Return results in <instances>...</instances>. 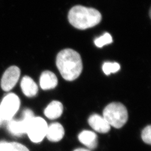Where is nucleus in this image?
I'll use <instances>...</instances> for the list:
<instances>
[{
    "label": "nucleus",
    "instance_id": "f8f14e48",
    "mask_svg": "<svg viewBox=\"0 0 151 151\" xmlns=\"http://www.w3.org/2000/svg\"><path fill=\"white\" fill-rule=\"evenodd\" d=\"M21 87L23 93L27 97H33L38 93V86L30 77L25 76L22 78Z\"/></svg>",
    "mask_w": 151,
    "mask_h": 151
},
{
    "label": "nucleus",
    "instance_id": "a211bd4d",
    "mask_svg": "<svg viewBox=\"0 0 151 151\" xmlns=\"http://www.w3.org/2000/svg\"><path fill=\"white\" fill-rule=\"evenodd\" d=\"M9 143L6 142H0V151H8Z\"/></svg>",
    "mask_w": 151,
    "mask_h": 151
},
{
    "label": "nucleus",
    "instance_id": "f3484780",
    "mask_svg": "<svg viewBox=\"0 0 151 151\" xmlns=\"http://www.w3.org/2000/svg\"><path fill=\"white\" fill-rule=\"evenodd\" d=\"M142 139L147 144L151 145V127L148 125L143 130L142 132Z\"/></svg>",
    "mask_w": 151,
    "mask_h": 151
},
{
    "label": "nucleus",
    "instance_id": "4468645a",
    "mask_svg": "<svg viewBox=\"0 0 151 151\" xmlns=\"http://www.w3.org/2000/svg\"><path fill=\"white\" fill-rule=\"evenodd\" d=\"M112 42H113L112 37L109 33L108 32L105 33L103 36H101L100 37L96 38L94 40L95 44L99 48H102L103 46L111 43Z\"/></svg>",
    "mask_w": 151,
    "mask_h": 151
},
{
    "label": "nucleus",
    "instance_id": "f03ea898",
    "mask_svg": "<svg viewBox=\"0 0 151 151\" xmlns=\"http://www.w3.org/2000/svg\"><path fill=\"white\" fill-rule=\"evenodd\" d=\"M68 20L74 27L85 30L99 24L102 19L99 11L85 6L78 5L73 7L68 13Z\"/></svg>",
    "mask_w": 151,
    "mask_h": 151
},
{
    "label": "nucleus",
    "instance_id": "2eb2a0df",
    "mask_svg": "<svg viewBox=\"0 0 151 151\" xmlns=\"http://www.w3.org/2000/svg\"><path fill=\"white\" fill-rule=\"evenodd\" d=\"M120 68V66L118 63L106 62L103 66V70L106 75H109L111 73L118 72Z\"/></svg>",
    "mask_w": 151,
    "mask_h": 151
},
{
    "label": "nucleus",
    "instance_id": "1a4fd4ad",
    "mask_svg": "<svg viewBox=\"0 0 151 151\" xmlns=\"http://www.w3.org/2000/svg\"><path fill=\"white\" fill-rule=\"evenodd\" d=\"M65 129L63 126L59 123H54L48 127L46 137L50 142H57L63 138Z\"/></svg>",
    "mask_w": 151,
    "mask_h": 151
},
{
    "label": "nucleus",
    "instance_id": "dca6fc26",
    "mask_svg": "<svg viewBox=\"0 0 151 151\" xmlns=\"http://www.w3.org/2000/svg\"><path fill=\"white\" fill-rule=\"evenodd\" d=\"M8 151H29L27 147L17 142L9 143Z\"/></svg>",
    "mask_w": 151,
    "mask_h": 151
},
{
    "label": "nucleus",
    "instance_id": "f257e3e1",
    "mask_svg": "<svg viewBox=\"0 0 151 151\" xmlns=\"http://www.w3.org/2000/svg\"><path fill=\"white\" fill-rule=\"evenodd\" d=\"M56 65L62 76L68 81L77 78L83 68L80 55L71 49H65L60 52L57 56Z\"/></svg>",
    "mask_w": 151,
    "mask_h": 151
},
{
    "label": "nucleus",
    "instance_id": "9d476101",
    "mask_svg": "<svg viewBox=\"0 0 151 151\" xmlns=\"http://www.w3.org/2000/svg\"><path fill=\"white\" fill-rule=\"evenodd\" d=\"M58 85V79L54 73L45 70L42 73L40 78V85L44 90H51L54 88Z\"/></svg>",
    "mask_w": 151,
    "mask_h": 151
},
{
    "label": "nucleus",
    "instance_id": "20e7f679",
    "mask_svg": "<svg viewBox=\"0 0 151 151\" xmlns=\"http://www.w3.org/2000/svg\"><path fill=\"white\" fill-rule=\"evenodd\" d=\"M20 105L19 97L10 93L4 97L0 104V125L4 122L10 120L18 111Z\"/></svg>",
    "mask_w": 151,
    "mask_h": 151
},
{
    "label": "nucleus",
    "instance_id": "6e6552de",
    "mask_svg": "<svg viewBox=\"0 0 151 151\" xmlns=\"http://www.w3.org/2000/svg\"><path fill=\"white\" fill-rule=\"evenodd\" d=\"M88 124L99 133H106L110 130V125L107 121L98 114H93L88 118Z\"/></svg>",
    "mask_w": 151,
    "mask_h": 151
},
{
    "label": "nucleus",
    "instance_id": "9b49d317",
    "mask_svg": "<svg viewBox=\"0 0 151 151\" xmlns=\"http://www.w3.org/2000/svg\"><path fill=\"white\" fill-rule=\"evenodd\" d=\"M78 139L81 143L90 149L93 150L97 147V135L93 132L89 130L82 131L78 135Z\"/></svg>",
    "mask_w": 151,
    "mask_h": 151
},
{
    "label": "nucleus",
    "instance_id": "7ed1b4c3",
    "mask_svg": "<svg viewBox=\"0 0 151 151\" xmlns=\"http://www.w3.org/2000/svg\"><path fill=\"white\" fill-rule=\"evenodd\" d=\"M103 117L110 126L119 129L127 123L128 114L123 104L120 103H112L104 109Z\"/></svg>",
    "mask_w": 151,
    "mask_h": 151
},
{
    "label": "nucleus",
    "instance_id": "423d86ee",
    "mask_svg": "<svg viewBox=\"0 0 151 151\" xmlns=\"http://www.w3.org/2000/svg\"><path fill=\"white\" fill-rule=\"evenodd\" d=\"M34 117V114L31 110L25 109L22 114V120L11 119L9 120L7 129L13 135L20 136L25 134Z\"/></svg>",
    "mask_w": 151,
    "mask_h": 151
},
{
    "label": "nucleus",
    "instance_id": "0eeeda50",
    "mask_svg": "<svg viewBox=\"0 0 151 151\" xmlns=\"http://www.w3.org/2000/svg\"><path fill=\"white\" fill-rule=\"evenodd\" d=\"M20 76V70L16 66H11L6 70L2 76L1 86L5 91H10L16 85Z\"/></svg>",
    "mask_w": 151,
    "mask_h": 151
},
{
    "label": "nucleus",
    "instance_id": "39448f33",
    "mask_svg": "<svg viewBox=\"0 0 151 151\" xmlns=\"http://www.w3.org/2000/svg\"><path fill=\"white\" fill-rule=\"evenodd\" d=\"M48 125L41 117H34L29 125L27 133L34 143H39L46 137Z\"/></svg>",
    "mask_w": 151,
    "mask_h": 151
},
{
    "label": "nucleus",
    "instance_id": "ddd939ff",
    "mask_svg": "<svg viewBox=\"0 0 151 151\" xmlns=\"http://www.w3.org/2000/svg\"><path fill=\"white\" fill-rule=\"evenodd\" d=\"M63 110L62 104L58 101H53L50 103L44 110V114L49 119H55L60 118Z\"/></svg>",
    "mask_w": 151,
    "mask_h": 151
},
{
    "label": "nucleus",
    "instance_id": "6ab92c4d",
    "mask_svg": "<svg viewBox=\"0 0 151 151\" xmlns=\"http://www.w3.org/2000/svg\"><path fill=\"white\" fill-rule=\"evenodd\" d=\"M73 151H90V150H86V149H84V148H78V149H76L75 150H74Z\"/></svg>",
    "mask_w": 151,
    "mask_h": 151
}]
</instances>
